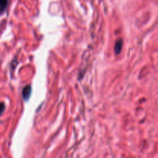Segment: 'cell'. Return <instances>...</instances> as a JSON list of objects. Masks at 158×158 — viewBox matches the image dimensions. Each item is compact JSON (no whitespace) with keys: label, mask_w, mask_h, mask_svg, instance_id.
Masks as SVG:
<instances>
[{"label":"cell","mask_w":158,"mask_h":158,"mask_svg":"<svg viewBox=\"0 0 158 158\" xmlns=\"http://www.w3.org/2000/svg\"><path fill=\"white\" fill-rule=\"evenodd\" d=\"M31 94H32V87H31L30 85H27V86H25L23 89V94H22L24 100H26V101L29 100Z\"/></svg>","instance_id":"1"},{"label":"cell","mask_w":158,"mask_h":158,"mask_svg":"<svg viewBox=\"0 0 158 158\" xmlns=\"http://www.w3.org/2000/svg\"><path fill=\"white\" fill-rule=\"evenodd\" d=\"M9 4V0H0V15L6 10Z\"/></svg>","instance_id":"2"},{"label":"cell","mask_w":158,"mask_h":158,"mask_svg":"<svg viewBox=\"0 0 158 158\" xmlns=\"http://www.w3.org/2000/svg\"><path fill=\"white\" fill-rule=\"evenodd\" d=\"M122 46H123V42L121 40H117L115 44V52L117 54H119L122 49Z\"/></svg>","instance_id":"3"},{"label":"cell","mask_w":158,"mask_h":158,"mask_svg":"<svg viewBox=\"0 0 158 158\" xmlns=\"http://www.w3.org/2000/svg\"><path fill=\"white\" fill-rule=\"evenodd\" d=\"M5 108H6V105L4 103H0V116L2 114V113L4 112Z\"/></svg>","instance_id":"4"}]
</instances>
